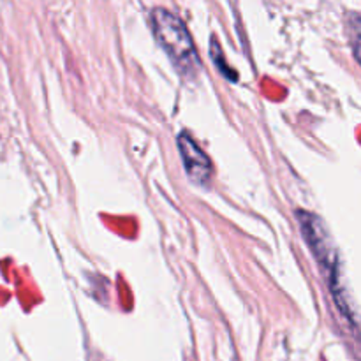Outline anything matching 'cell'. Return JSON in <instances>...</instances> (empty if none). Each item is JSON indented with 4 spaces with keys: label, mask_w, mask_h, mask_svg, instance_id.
<instances>
[{
    "label": "cell",
    "mask_w": 361,
    "mask_h": 361,
    "mask_svg": "<svg viewBox=\"0 0 361 361\" xmlns=\"http://www.w3.org/2000/svg\"><path fill=\"white\" fill-rule=\"evenodd\" d=\"M296 217H298L300 222V231H302L309 249L312 250L317 264L323 270L326 284L330 288V293L334 296L335 303H337L338 310L344 314V317L353 326H356L355 307L351 305L349 291L344 282H342V267L341 259H338V250L335 247V242L331 238L330 231H328L326 224L323 222V219L307 210H298Z\"/></svg>",
    "instance_id": "1"
},
{
    "label": "cell",
    "mask_w": 361,
    "mask_h": 361,
    "mask_svg": "<svg viewBox=\"0 0 361 361\" xmlns=\"http://www.w3.org/2000/svg\"><path fill=\"white\" fill-rule=\"evenodd\" d=\"M150 23L155 41L164 49L175 69L183 78H196L201 67L200 55L182 18L164 7H155L150 14Z\"/></svg>",
    "instance_id": "2"
},
{
    "label": "cell",
    "mask_w": 361,
    "mask_h": 361,
    "mask_svg": "<svg viewBox=\"0 0 361 361\" xmlns=\"http://www.w3.org/2000/svg\"><path fill=\"white\" fill-rule=\"evenodd\" d=\"M178 150L182 155L183 168H185L187 178L194 183V185L200 187H208L212 180V161L208 159V155L197 147V143L194 141V137L189 133H182L178 136Z\"/></svg>",
    "instance_id": "3"
}]
</instances>
